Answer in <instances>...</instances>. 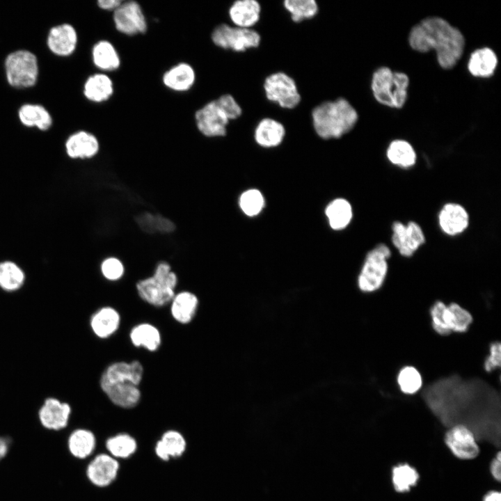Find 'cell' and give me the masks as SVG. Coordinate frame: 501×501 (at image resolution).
<instances>
[{"label": "cell", "mask_w": 501, "mask_h": 501, "mask_svg": "<svg viewBox=\"0 0 501 501\" xmlns=\"http://www.w3.org/2000/svg\"><path fill=\"white\" fill-rule=\"evenodd\" d=\"M408 42L420 52L436 50L440 66L446 70L455 66L465 47L462 33L439 17H427L415 25L410 31Z\"/></svg>", "instance_id": "obj_1"}, {"label": "cell", "mask_w": 501, "mask_h": 501, "mask_svg": "<svg viewBox=\"0 0 501 501\" xmlns=\"http://www.w3.org/2000/svg\"><path fill=\"white\" fill-rule=\"evenodd\" d=\"M358 115L344 98L326 101L312 111V120L317 134L323 139L339 138L356 125Z\"/></svg>", "instance_id": "obj_2"}, {"label": "cell", "mask_w": 501, "mask_h": 501, "mask_svg": "<svg viewBox=\"0 0 501 501\" xmlns=\"http://www.w3.org/2000/svg\"><path fill=\"white\" fill-rule=\"evenodd\" d=\"M177 283V276L172 271L171 266L166 262H161L151 276L136 283V289L142 300L151 305L162 307L171 301Z\"/></svg>", "instance_id": "obj_3"}, {"label": "cell", "mask_w": 501, "mask_h": 501, "mask_svg": "<svg viewBox=\"0 0 501 501\" xmlns=\"http://www.w3.org/2000/svg\"><path fill=\"white\" fill-rule=\"evenodd\" d=\"M408 84L409 79L406 74L381 67L373 74L372 90L380 104L400 109L406 101Z\"/></svg>", "instance_id": "obj_4"}, {"label": "cell", "mask_w": 501, "mask_h": 501, "mask_svg": "<svg viewBox=\"0 0 501 501\" xmlns=\"http://www.w3.org/2000/svg\"><path fill=\"white\" fill-rule=\"evenodd\" d=\"M4 69L8 84L17 89L34 86L39 77L37 56L27 49H17L8 54L4 61Z\"/></svg>", "instance_id": "obj_5"}, {"label": "cell", "mask_w": 501, "mask_h": 501, "mask_svg": "<svg viewBox=\"0 0 501 501\" xmlns=\"http://www.w3.org/2000/svg\"><path fill=\"white\" fill-rule=\"evenodd\" d=\"M390 255L389 247L384 244L376 245L367 253L358 277V285L362 292H372L382 286L388 273V260Z\"/></svg>", "instance_id": "obj_6"}, {"label": "cell", "mask_w": 501, "mask_h": 501, "mask_svg": "<svg viewBox=\"0 0 501 501\" xmlns=\"http://www.w3.org/2000/svg\"><path fill=\"white\" fill-rule=\"evenodd\" d=\"M430 315L434 329L441 335L466 332L472 322L471 314L456 303L446 305L437 301L431 306Z\"/></svg>", "instance_id": "obj_7"}, {"label": "cell", "mask_w": 501, "mask_h": 501, "mask_svg": "<svg viewBox=\"0 0 501 501\" xmlns=\"http://www.w3.org/2000/svg\"><path fill=\"white\" fill-rule=\"evenodd\" d=\"M213 43L224 49L243 52L260 45V35L253 29L232 26L227 24L218 25L212 33Z\"/></svg>", "instance_id": "obj_8"}, {"label": "cell", "mask_w": 501, "mask_h": 501, "mask_svg": "<svg viewBox=\"0 0 501 501\" xmlns=\"http://www.w3.org/2000/svg\"><path fill=\"white\" fill-rule=\"evenodd\" d=\"M263 87L267 98L283 109H294L301 102L295 81L285 72H278L267 77Z\"/></svg>", "instance_id": "obj_9"}, {"label": "cell", "mask_w": 501, "mask_h": 501, "mask_svg": "<svg viewBox=\"0 0 501 501\" xmlns=\"http://www.w3.org/2000/svg\"><path fill=\"white\" fill-rule=\"evenodd\" d=\"M113 21L116 30L127 35L144 33L148 29L142 8L135 1H122L113 11Z\"/></svg>", "instance_id": "obj_10"}, {"label": "cell", "mask_w": 501, "mask_h": 501, "mask_svg": "<svg viewBox=\"0 0 501 501\" xmlns=\"http://www.w3.org/2000/svg\"><path fill=\"white\" fill-rule=\"evenodd\" d=\"M195 121L202 135L213 138L226 135L230 120L216 100H213L196 111Z\"/></svg>", "instance_id": "obj_11"}, {"label": "cell", "mask_w": 501, "mask_h": 501, "mask_svg": "<svg viewBox=\"0 0 501 501\" xmlns=\"http://www.w3.org/2000/svg\"><path fill=\"white\" fill-rule=\"evenodd\" d=\"M392 230V242L402 256H412L425 242L422 228L414 221H409L406 225L395 221Z\"/></svg>", "instance_id": "obj_12"}, {"label": "cell", "mask_w": 501, "mask_h": 501, "mask_svg": "<svg viewBox=\"0 0 501 501\" xmlns=\"http://www.w3.org/2000/svg\"><path fill=\"white\" fill-rule=\"evenodd\" d=\"M445 443L452 454L462 460L473 459L479 452L473 433L463 424L450 429L445 434Z\"/></svg>", "instance_id": "obj_13"}, {"label": "cell", "mask_w": 501, "mask_h": 501, "mask_svg": "<svg viewBox=\"0 0 501 501\" xmlns=\"http://www.w3.org/2000/svg\"><path fill=\"white\" fill-rule=\"evenodd\" d=\"M46 42L49 50L54 55L61 57L69 56L77 49L78 33L72 24H59L49 29Z\"/></svg>", "instance_id": "obj_14"}, {"label": "cell", "mask_w": 501, "mask_h": 501, "mask_svg": "<svg viewBox=\"0 0 501 501\" xmlns=\"http://www.w3.org/2000/svg\"><path fill=\"white\" fill-rule=\"evenodd\" d=\"M71 411L69 404L55 397H49L39 410V420L45 428L60 430L67 425Z\"/></svg>", "instance_id": "obj_15"}, {"label": "cell", "mask_w": 501, "mask_h": 501, "mask_svg": "<svg viewBox=\"0 0 501 501\" xmlns=\"http://www.w3.org/2000/svg\"><path fill=\"white\" fill-rule=\"evenodd\" d=\"M144 369L141 363L118 361L110 364L101 375L100 383L128 382L139 385Z\"/></svg>", "instance_id": "obj_16"}, {"label": "cell", "mask_w": 501, "mask_h": 501, "mask_svg": "<svg viewBox=\"0 0 501 501\" xmlns=\"http://www.w3.org/2000/svg\"><path fill=\"white\" fill-rule=\"evenodd\" d=\"M119 463L106 454L97 455L88 464L86 475L92 484L99 487L109 485L116 477Z\"/></svg>", "instance_id": "obj_17"}, {"label": "cell", "mask_w": 501, "mask_h": 501, "mask_svg": "<svg viewBox=\"0 0 501 501\" xmlns=\"http://www.w3.org/2000/svg\"><path fill=\"white\" fill-rule=\"evenodd\" d=\"M67 156L73 159H86L95 157L100 150L97 138L92 133L79 130L70 134L65 143Z\"/></svg>", "instance_id": "obj_18"}, {"label": "cell", "mask_w": 501, "mask_h": 501, "mask_svg": "<svg viewBox=\"0 0 501 501\" xmlns=\"http://www.w3.org/2000/svg\"><path fill=\"white\" fill-rule=\"evenodd\" d=\"M441 230L450 236H455L465 231L469 225V215L460 204L448 202L443 205L438 214Z\"/></svg>", "instance_id": "obj_19"}, {"label": "cell", "mask_w": 501, "mask_h": 501, "mask_svg": "<svg viewBox=\"0 0 501 501\" xmlns=\"http://www.w3.org/2000/svg\"><path fill=\"white\" fill-rule=\"evenodd\" d=\"M100 388L115 405L130 408L136 406L141 397L138 385L128 382L100 383Z\"/></svg>", "instance_id": "obj_20"}, {"label": "cell", "mask_w": 501, "mask_h": 501, "mask_svg": "<svg viewBox=\"0 0 501 501\" xmlns=\"http://www.w3.org/2000/svg\"><path fill=\"white\" fill-rule=\"evenodd\" d=\"M261 6L255 0H237L228 10L230 20L235 26L252 29L260 20Z\"/></svg>", "instance_id": "obj_21"}, {"label": "cell", "mask_w": 501, "mask_h": 501, "mask_svg": "<svg viewBox=\"0 0 501 501\" xmlns=\"http://www.w3.org/2000/svg\"><path fill=\"white\" fill-rule=\"evenodd\" d=\"M120 315L114 308L104 306L95 311L90 317V326L99 338L106 339L119 328Z\"/></svg>", "instance_id": "obj_22"}, {"label": "cell", "mask_w": 501, "mask_h": 501, "mask_svg": "<svg viewBox=\"0 0 501 501\" xmlns=\"http://www.w3.org/2000/svg\"><path fill=\"white\" fill-rule=\"evenodd\" d=\"M196 72L187 63H179L166 70L162 76L164 85L175 92L190 90L196 81Z\"/></svg>", "instance_id": "obj_23"}, {"label": "cell", "mask_w": 501, "mask_h": 501, "mask_svg": "<svg viewBox=\"0 0 501 501\" xmlns=\"http://www.w3.org/2000/svg\"><path fill=\"white\" fill-rule=\"evenodd\" d=\"M285 136L284 125L270 118L262 119L254 130V139L261 147L270 148L278 146Z\"/></svg>", "instance_id": "obj_24"}, {"label": "cell", "mask_w": 501, "mask_h": 501, "mask_svg": "<svg viewBox=\"0 0 501 501\" xmlns=\"http://www.w3.org/2000/svg\"><path fill=\"white\" fill-rule=\"evenodd\" d=\"M170 303L172 317L180 324H186L195 317L199 301L194 293L182 291L175 294Z\"/></svg>", "instance_id": "obj_25"}, {"label": "cell", "mask_w": 501, "mask_h": 501, "mask_svg": "<svg viewBox=\"0 0 501 501\" xmlns=\"http://www.w3.org/2000/svg\"><path fill=\"white\" fill-rule=\"evenodd\" d=\"M17 116L22 125L26 127H35L42 132L49 130L53 124L50 112L39 104H22L18 109Z\"/></svg>", "instance_id": "obj_26"}, {"label": "cell", "mask_w": 501, "mask_h": 501, "mask_svg": "<svg viewBox=\"0 0 501 501\" xmlns=\"http://www.w3.org/2000/svg\"><path fill=\"white\" fill-rule=\"evenodd\" d=\"M112 79L106 73L100 72L90 75L84 82V97L95 103L108 100L113 94Z\"/></svg>", "instance_id": "obj_27"}, {"label": "cell", "mask_w": 501, "mask_h": 501, "mask_svg": "<svg viewBox=\"0 0 501 501\" xmlns=\"http://www.w3.org/2000/svg\"><path fill=\"white\" fill-rule=\"evenodd\" d=\"M91 57L94 65L104 72L115 71L120 66L121 60L117 49L106 40L94 44Z\"/></svg>", "instance_id": "obj_28"}, {"label": "cell", "mask_w": 501, "mask_h": 501, "mask_svg": "<svg viewBox=\"0 0 501 501\" xmlns=\"http://www.w3.org/2000/svg\"><path fill=\"white\" fill-rule=\"evenodd\" d=\"M498 64L495 53L488 47H483L474 51L470 57L468 68L470 74L477 77H490L493 74Z\"/></svg>", "instance_id": "obj_29"}, {"label": "cell", "mask_w": 501, "mask_h": 501, "mask_svg": "<svg viewBox=\"0 0 501 501\" xmlns=\"http://www.w3.org/2000/svg\"><path fill=\"white\" fill-rule=\"evenodd\" d=\"M129 338L134 346L143 347L149 351H157L161 344L159 330L150 323H141L134 326L130 331Z\"/></svg>", "instance_id": "obj_30"}, {"label": "cell", "mask_w": 501, "mask_h": 501, "mask_svg": "<svg viewBox=\"0 0 501 501\" xmlns=\"http://www.w3.org/2000/svg\"><path fill=\"white\" fill-rule=\"evenodd\" d=\"M326 216L331 228L340 230L350 223L353 210L350 202L344 198H336L332 200L325 209Z\"/></svg>", "instance_id": "obj_31"}, {"label": "cell", "mask_w": 501, "mask_h": 501, "mask_svg": "<svg viewBox=\"0 0 501 501\" xmlns=\"http://www.w3.org/2000/svg\"><path fill=\"white\" fill-rule=\"evenodd\" d=\"M185 448L186 440L184 436L177 431L168 430L157 443L155 452L160 459L168 461L170 457L181 456Z\"/></svg>", "instance_id": "obj_32"}, {"label": "cell", "mask_w": 501, "mask_h": 501, "mask_svg": "<svg viewBox=\"0 0 501 501\" xmlns=\"http://www.w3.org/2000/svg\"><path fill=\"white\" fill-rule=\"evenodd\" d=\"M95 437L92 431L86 429L73 431L68 438L70 453L79 459H84L92 454L95 447Z\"/></svg>", "instance_id": "obj_33"}, {"label": "cell", "mask_w": 501, "mask_h": 501, "mask_svg": "<svg viewBox=\"0 0 501 501\" xmlns=\"http://www.w3.org/2000/svg\"><path fill=\"white\" fill-rule=\"evenodd\" d=\"M388 160L394 165L402 168H409L416 162V153L413 146L406 141L395 140L392 141L386 152Z\"/></svg>", "instance_id": "obj_34"}, {"label": "cell", "mask_w": 501, "mask_h": 501, "mask_svg": "<svg viewBox=\"0 0 501 501\" xmlns=\"http://www.w3.org/2000/svg\"><path fill=\"white\" fill-rule=\"evenodd\" d=\"M25 281V273L22 268L12 261L0 262V287L6 292L19 289Z\"/></svg>", "instance_id": "obj_35"}, {"label": "cell", "mask_w": 501, "mask_h": 501, "mask_svg": "<svg viewBox=\"0 0 501 501\" xmlns=\"http://www.w3.org/2000/svg\"><path fill=\"white\" fill-rule=\"evenodd\" d=\"M135 220L139 228L149 234L170 233L176 228L172 221L160 214L145 212L136 216Z\"/></svg>", "instance_id": "obj_36"}, {"label": "cell", "mask_w": 501, "mask_h": 501, "mask_svg": "<svg viewBox=\"0 0 501 501\" xmlns=\"http://www.w3.org/2000/svg\"><path fill=\"white\" fill-rule=\"evenodd\" d=\"M283 6L294 22L312 19L319 10L318 4L315 0H285Z\"/></svg>", "instance_id": "obj_37"}, {"label": "cell", "mask_w": 501, "mask_h": 501, "mask_svg": "<svg viewBox=\"0 0 501 501\" xmlns=\"http://www.w3.org/2000/svg\"><path fill=\"white\" fill-rule=\"evenodd\" d=\"M106 449L116 458H127L134 454L137 444L135 439L127 434H119L107 439Z\"/></svg>", "instance_id": "obj_38"}, {"label": "cell", "mask_w": 501, "mask_h": 501, "mask_svg": "<svg viewBox=\"0 0 501 501\" xmlns=\"http://www.w3.org/2000/svg\"><path fill=\"white\" fill-rule=\"evenodd\" d=\"M419 479L418 471L408 464H400L393 468L392 481L395 489L399 493L410 490Z\"/></svg>", "instance_id": "obj_39"}, {"label": "cell", "mask_w": 501, "mask_h": 501, "mask_svg": "<svg viewBox=\"0 0 501 501\" xmlns=\"http://www.w3.org/2000/svg\"><path fill=\"white\" fill-rule=\"evenodd\" d=\"M239 204L242 212L248 216L258 215L264 207V198L257 189H248L241 193Z\"/></svg>", "instance_id": "obj_40"}, {"label": "cell", "mask_w": 501, "mask_h": 501, "mask_svg": "<svg viewBox=\"0 0 501 501\" xmlns=\"http://www.w3.org/2000/svg\"><path fill=\"white\" fill-rule=\"evenodd\" d=\"M397 383L404 393L412 395L421 388L422 378L416 368L406 366L400 370L397 376Z\"/></svg>", "instance_id": "obj_41"}, {"label": "cell", "mask_w": 501, "mask_h": 501, "mask_svg": "<svg viewBox=\"0 0 501 501\" xmlns=\"http://www.w3.org/2000/svg\"><path fill=\"white\" fill-rule=\"evenodd\" d=\"M100 269L102 276L110 281H116L120 279L125 272V267L122 262L114 257L105 259L102 262Z\"/></svg>", "instance_id": "obj_42"}, {"label": "cell", "mask_w": 501, "mask_h": 501, "mask_svg": "<svg viewBox=\"0 0 501 501\" xmlns=\"http://www.w3.org/2000/svg\"><path fill=\"white\" fill-rule=\"evenodd\" d=\"M215 100L226 113L230 120H235L241 116L242 109L231 95H223Z\"/></svg>", "instance_id": "obj_43"}, {"label": "cell", "mask_w": 501, "mask_h": 501, "mask_svg": "<svg viewBox=\"0 0 501 501\" xmlns=\"http://www.w3.org/2000/svg\"><path fill=\"white\" fill-rule=\"evenodd\" d=\"M501 345L499 342H493L490 347V355L486 359L484 367L487 372H491L496 367L500 366Z\"/></svg>", "instance_id": "obj_44"}, {"label": "cell", "mask_w": 501, "mask_h": 501, "mask_svg": "<svg viewBox=\"0 0 501 501\" xmlns=\"http://www.w3.org/2000/svg\"><path fill=\"white\" fill-rule=\"evenodd\" d=\"M490 472L498 482L501 479V454L498 452L490 464Z\"/></svg>", "instance_id": "obj_45"}, {"label": "cell", "mask_w": 501, "mask_h": 501, "mask_svg": "<svg viewBox=\"0 0 501 501\" xmlns=\"http://www.w3.org/2000/svg\"><path fill=\"white\" fill-rule=\"evenodd\" d=\"M122 2L121 0H99L97 4L102 10L113 12Z\"/></svg>", "instance_id": "obj_46"}, {"label": "cell", "mask_w": 501, "mask_h": 501, "mask_svg": "<svg viewBox=\"0 0 501 501\" xmlns=\"http://www.w3.org/2000/svg\"><path fill=\"white\" fill-rule=\"evenodd\" d=\"M10 445V440L6 437H0V460L7 454Z\"/></svg>", "instance_id": "obj_47"}, {"label": "cell", "mask_w": 501, "mask_h": 501, "mask_svg": "<svg viewBox=\"0 0 501 501\" xmlns=\"http://www.w3.org/2000/svg\"><path fill=\"white\" fill-rule=\"evenodd\" d=\"M483 501H501V494L499 491H492L485 495Z\"/></svg>", "instance_id": "obj_48"}]
</instances>
